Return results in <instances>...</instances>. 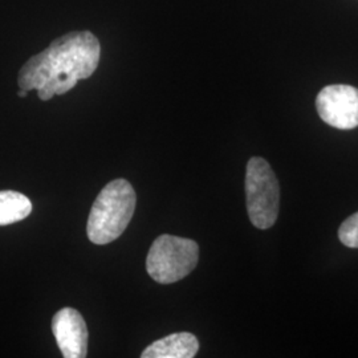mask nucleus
<instances>
[{
    "instance_id": "obj_5",
    "label": "nucleus",
    "mask_w": 358,
    "mask_h": 358,
    "mask_svg": "<svg viewBox=\"0 0 358 358\" xmlns=\"http://www.w3.org/2000/svg\"><path fill=\"white\" fill-rule=\"evenodd\" d=\"M321 120L340 130L358 127V90L350 85H329L316 99Z\"/></svg>"
},
{
    "instance_id": "obj_10",
    "label": "nucleus",
    "mask_w": 358,
    "mask_h": 358,
    "mask_svg": "<svg viewBox=\"0 0 358 358\" xmlns=\"http://www.w3.org/2000/svg\"><path fill=\"white\" fill-rule=\"evenodd\" d=\"M27 94H28V92L24 90H19V92H17L19 97H27Z\"/></svg>"
},
{
    "instance_id": "obj_3",
    "label": "nucleus",
    "mask_w": 358,
    "mask_h": 358,
    "mask_svg": "<svg viewBox=\"0 0 358 358\" xmlns=\"http://www.w3.org/2000/svg\"><path fill=\"white\" fill-rule=\"evenodd\" d=\"M199 245L174 235H161L154 241L146 257V271L154 282L171 284L185 279L196 267Z\"/></svg>"
},
{
    "instance_id": "obj_2",
    "label": "nucleus",
    "mask_w": 358,
    "mask_h": 358,
    "mask_svg": "<svg viewBox=\"0 0 358 358\" xmlns=\"http://www.w3.org/2000/svg\"><path fill=\"white\" fill-rule=\"evenodd\" d=\"M137 196L125 179L109 182L97 195L90 210L87 232L90 242L99 245L112 243L127 227L136 210Z\"/></svg>"
},
{
    "instance_id": "obj_9",
    "label": "nucleus",
    "mask_w": 358,
    "mask_h": 358,
    "mask_svg": "<svg viewBox=\"0 0 358 358\" xmlns=\"http://www.w3.org/2000/svg\"><path fill=\"white\" fill-rule=\"evenodd\" d=\"M341 243L349 248H358V213L348 217L338 230Z\"/></svg>"
},
{
    "instance_id": "obj_1",
    "label": "nucleus",
    "mask_w": 358,
    "mask_h": 358,
    "mask_svg": "<svg viewBox=\"0 0 358 358\" xmlns=\"http://www.w3.org/2000/svg\"><path fill=\"white\" fill-rule=\"evenodd\" d=\"M100 56V41L92 32H69L23 65L17 76L19 88L38 90L41 101H50L53 96L73 90L78 80L90 78Z\"/></svg>"
},
{
    "instance_id": "obj_4",
    "label": "nucleus",
    "mask_w": 358,
    "mask_h": 358,
    "mask_svg": "<svg viewBox=\"0 0 358 358\" xmlns=\"http://www.w3.org/2000/svg\"><path fill=\"white\" fill-rule=\"evenodd\" d=\"M247 211L256 229L267 230L276 223L280 205V186L273 170L263 158L254 157L245 173Z\"/></svg>"
},
{
    "instance_id": "obj_6",
    "label": "nucleus",
    "mask_w": 358,
    "mask_h": 358,
    "mask_svg": "<svg viewBox=\"0 0 358 358\" xmlns=\"http://www.w3.org/2000/svg\"><path fill=\"white\" fill-rule=\"evenodd\" d=\"M52 333L65 358H84L88 353V328L73 308L60 309L52 319Z\"/></svg>"
},
{
    "instance_id": "obj_7",
    "label": "nucleus",
    "mask_w": 358,
    "mask_h": 358,
    "mask_svg": "<svg viewBox=\"0 0 358 358\" xmlns=\"http://www.w3.org/2000/svg\"><path fill=\"white\" fill-rule=\"evenodd\" d=\"M199 350L198 338L189 332L174 333L154 341L141 353L142 358H192Z\"/></svg>"
},
{
    "instance_id": "obj_8",
    "label": "nucleus",
    "mask_w": 358,
    "mask_h": 358,
    "mask_svg": "<svg viewBox=\"0 0 358 358\" xmlns=\"http://www.w3.org/2000/svg\"><path fill=\"white\" fill-rule=\"evenodd\" d=\"M32 211V203L24 194L0 192V226H8L26 219Z\"/></svg>"
}]
</instances>
